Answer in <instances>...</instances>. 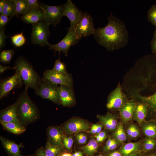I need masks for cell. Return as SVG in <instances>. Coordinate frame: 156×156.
Instances as JSON below:
<instances>
[{
    "instance_id": "1",
    "label": "cell",
    "mask_w": 156,
    "mask_h": 156,
    "mask_svg": "<svg viewBox=\"0 0 156 156\" xmlns=\"http://www.w3.org/2000/svg\"><path fill=\"white\" fill-rule=\"evenodd\" d=\"M107 19V25L96 29L94 36L98 44L112 51L126 45L129 35L124 22L112 15Z\"/></svg>"
},
{
    "instance_id": "2",
    "label": "cell",
    "mask_w": 156,
    "mask_h": 156,
    "mask_svg": "<svg viewBox=\"0 0 156 156\" xmlns=\"http://www.w3.org/2000/svg\"><path fill=\"white\" fill-rule=\"evenodd\" d=\"M148 76L147 82L151 91L147 96H142L138 92H135L133 97L140 101L146 104L148 113L153 118L156 119V55L151 59L148 66Z\"/></svg>"
},
{
    "instance_id": "3",
    "label": "cell",
    "mask_w": 156,
    "mask_h": 156,
    "mask_svg": "<svg viewBox=\"0 0 156 156\" xmlns=\"http://www.w3.org/2000/svg\"><path fill=\"white\" fill-rule=\"evenodd\" d=\"M27 89L25 88L16 100L18 118L22 124L25 125L36 121L39 116L38 109L29 96Z\"/></svg>"
},
{
    "instance_id": "4",
    "label": "cell",
    "mask_w": 156,
    "mask_h": 156,
    "mask_svg": "<svg viewBox=\"0 0 156 156\" xmlns=\"http://www.w3.org/2000/svg\"><path fill=\"white\" fill-rule=\"evenodd\" d=\"M13 67L20 73L25 88L35 90L41 78L29 62L23 57H19Z\"/></svg>"
},
{
    "instance_id": "5",
    "label": "cell",
    "mask_w": 156,
    "mask_h": 156,
    "mask_svg": "<svg viewBox=\"0 0 156 156\" xmlns=\"http://www.w3.org/2000/svg\"><path fill=\"white\" fill-rule=\"evenodd\" d=\"M59 85L42 77L35 89V93L42 98L49 99L58 105L61 104Z\"/></svg>"
},
{
    "instance_id": "6",
    "label": "cell",
    "mask_w": 156,
    "mask_h": 156,
    "mask_svg": "<svg viewBox=\"0 0 156 156\" xmlns=\"http://www.w3.org/2000/svg\"><path fill=\"white\" fill-rule=\"evenodd\" d=\"M49 25L44 21L32 24L31 40L32 43L42 47L49 45L48 41L50 34Z\"/></svg>"
},
{
    "instance_id": "7",
    "label": "cell",
    "mask_w": 156,
    "mask_h": 156,
    "mask_svg": "<svg viewBox=\"0 0 156 156\" xmlns=\"http://www.w3.org/2000/svg\"><path fill=\"white\" fill-rule=\"evenodd\" d=\"M80 39L76 34L75 27L68 28L67 33L65 37L56 44H50L49 49L53 50L55 53L57 51H58L60 53L62 51L66 56L70 47L78 43Z\"/></svg>"
},
{
    "instance_id": "8",
    "label": "cell",
    "mask_w": 156,
    "mask_h": 156,
    "mask_svg": "<svg viewBox=\"0 0 156 156\" xmlns=\"http://www.w3.org/2000/svg\"><path fill=\"white\" fill-rule=\"evenodd\" d=\"M93 19L87 12H83L82 16L75 27L76 34L79 38L94 35L96 29L94 27Z\"/></svg>"
},
{
    "instance_id": "9",
    "label": "cell",
    "mask_w": 156,
    "mask_h": 156,
    "mask_svg": "<svg viewBox=\"0 0 156 156\" xmlns=\"http://www.w3.org/2000/svg\"><path fill=\"white\" fill-rule=\"evenodd\" d=\"M24 83L20 73L15 71L14 75L1 80L0 83V99L6 96L15 88L21 87Z\"/></svg>"
},
{
    "instance_id": "10",
    "label": "cell",
    "mask_w": 156,
    "mask_h": 156,
    "mask_svg": "<svg viewBox=\"0 0 156 156\" xmlns=\"http://www.w3.org/2000/svg\"><path fill=\"white\" fill-rule=\"evenodd\" d=\"M40 6L46 16L44 21L50 25L56 27L60 22L63 16L64 4L51 6L41 4Z\"/></svg>"
},
{
    "instance_id": "11",
    "label": "cell",
    "mask_w": 156,
    "mask_h": 156,
    "mask_svg": "<svg viewBox=\"0 0 156 156\" xmlns=\"http://www.w3.org/2000/svg\"><path fill=\"white\" fill-rule=\"evenodd\" d=\"M129 100L118 84L109 95L106 105L107 108L111 111L119 110L121 107Z\"/></svg>"
},
{
    "instance_id": "12",
    "label": "cell",
    "mask_w": 156,
    "mask_h": 156,
    "mask_svg": "<svg viewBox=\"0 0 156 156\" xmlns=\"http://www.w3.org/2000/svg\"><path fill=\"white\" fill-rule=\"evenodd\" d=\"M90 123L83 119L75 118L66 122L63 126L64 131L68 134L77 133L81 131L88 132L90 128Z\"/></svg>"
},
{
    "instance_id": "13",
    "label": "cell",
    "mask_w": 156,
    "mask_h": 156,
    "mask_svg": "<svg viewBox=\"0 0 156 156\" xmlns=\"http://www.w3.org/2000/svg\"><path fill=\"white\" fill-rule=\"evenodd\" d=\"M43 77L53 83L65 85L73 89V80L70 74L65 75L52 69H47L44 72Z\"/></svg>"
},
{
    "instance_id": "14",
    "label": "cell",
    "mask_w": 156,
    "mask_h": 156,
    "mask_svg": "<svg viewBox=\"0 0 156 156\" xmlns=\"http://www.w3.org/2000/svg\"><path fill=\"white\" fill-rule=\"evenodd\" d=\"M83 13L71 0H68L66 4H64L63 15L66 16L70 20V28L75 27L82 16Z\"/></svg>"
},
{
    "instance_id": "15",
    "label": "cell",
    "mask_w": 156,
    "mask_h": 156,
    "mask_svg": "<svg viewBox=\"0 0 156 156\" xmlns=\"http://www.w3.org/2000/svg\"><path fill=\"white\" fill-rule=\"evenodd\" d=\"M45 18L44 12L39 8H28L21 16L23 22L31 24L44 21Z\"/></svg>"
},
{
    "instance_id": "16",
    "label": "cell",
    "mask_w": 156,
    "mask_h": 156,
    "mask_svg": "<svg viewBox=\"0 0 156 156\" xmlns=\"http://www.w3.org/2000/svg\"><path fill=\"white\" fill-rule=\"evenodd\" d=\"M17 101L0 112V120L5 122H12L23 125L19 120L17 114Z\"/></svg>"
},
{
    "instance_id": "17",
    "label": "cell",
    "mask_w": 156,
    "mask_h": 156,
    "mask_svg": "<svg viewBox=\"0 0 156 156\" xmlns=\"http://www.w3.org/2000/svg\"><path fill=\"white\" fill-rule=\"evenodd\" d=\"M59 91L61 103L63 106L70 107L75 104V94L73 89L65 85H60Z\"/></svg>"
},
{
    "instance_id": "18",
    "label": "cell",
    "mask_w": 156,
    "mask_h": 156,
    "mask_svg": "<svg viewBox=\"0 0 156 156\" xmlns=\"http://www.w3.org/2000/svg\"><path fill=\"white\" fill-rule=\"evenodd\" d=\"M47 132L48 140L51 143L61 148L63 146L62 141L64 137L62 129L57 127L51 126L48 128Z\"/></svg>"
},
{
    "instance_id": "19",
    "label": "cell",
    "mask_w": 156,
    "mask_h": 156,
    "mask_svg": "<svg viewBox=\"0 0 156 156\" xmlns=\"http://www.w3.org/2000/svg\"><path fill=\"white\" fill-rule=\"evenodd\" d=\"M97 117L105 128L110 131H114L118 125L117 115L108 112L104 115L98 114Z\"/></svg>"
},
{
    "instance_id": "20",
    "label": "cell",
    "mask_w": 156,
    "mask_h": 156,
    "mask_svg": "<svg viewBox=\"0 0 156 156\" xmlns=\"http://www.w3.org/2000/svg\"><path fill=\"white\" fill-rule=\"evenodd\" d=\"M137 103L134 100H129L119 110L123 123L126 124L132 118Z\"/></svg>"
},
{
    "instance_id": "21",
    "label": "cell",
    "mask_w": 156,
    "mask_h": 156,
    "mask_svg": "<svg viewBox=\"0 0 156 156\" xmlns=\"http://www.w3.org/2000/svg\"><path fill=\"white\" fill-rule=\"evenodd\" d=\"M0 139L3 146L11 156H24L20 151V149L23 147L22 144H17L1 136Z\"/></svg>"
},
{
    "instance_id": "22",
    "label": "cell",
    "mask_w": 156,
    "mask_h": 156,
    "mask_svg": "<svg viewBox=\"0 0 156 156\" xmlns=\"http://www.w3.org/2000/svg\"><path fill=\"white\" fill-rule=\"evenodd\" d=\"M147 105L140 101L137 102L132 119L136 121L140 125L142 123L145 121V119L147 116Z\"/></svg>"
},
{
    "instance_id": "23",
    "label": "cell",
    "mask_w": 156,
    "mask_h": 156,
    "mask_svg": "<svg viewBox=\"0 0 156 156\" xmlns=\"http://www.w3.org/2000/svg\"><path fill=\"white\" fill-rule=\"evenodd\" d=\"M141 144L139 142L127 143L121 147L118 151L123 156H129L133 153L140 151Z\"/></svg>"
},
{
    "instance_id": "24",
    "label": "cell",
    "mask_w": 156,
    "mask_h": 156,
    "mask_svg": "<svg viewBox=\"0 0 156 156\" xmlns=\"http://www.w3.org/2000/svg\"><path fill=\"white\" fill-rule=\"evenodd\" d=\"M155 122L145 121L140 125L143 132L148 138L156 137V122Z\"/></svg>"
},
{
    "instance_id": "25",
    "label": "cell",
    "mask_w": 156,
    "mask_h": 156,
    "mask_svg": "<svg viewBox=\"0 0 156 156\" xmlns=\"http://www.w3.org/2000/svg\"><path fill=\"white\" fill-rule=\"evenodd\" d=\"M1 124L5 129L15 134L24 132L26 129L23 125H20L12 122H5L0 120Z\"/></svg>"
},
{
    "instance_id": "26",
    "label": "cell",
    "mask_w": 156,
    "mask_h": 156,
    "mask_svg": "<svg viewBox=\"0 0 156 156\" xmlns=\"http://www.w3.org/2000/svg\"><path fill=\"white\" fill-rule=\"evenodd\" d=\"M14 16L18 18L28 9L27 4L25 0H14Z\"/></svg>"
},
{
    "instance_id": "27",
    "label": "cell",
    "mask_w": 156,
    "mask_h": 156,
    "mask_svg": "<svg viewBox=\"0 0 156 156\" xmlns=\"http://www.w3.org/2000/svg\"><path fill=\"white\" fill-rule=\"evenodd\" d=\"M99 145L96 140L92 139L86 145L82 147L83 153L87 156H92L97 151Z\"/></svg>"
},
{
    "instance_id": "28",
    "label": "cell",
    "mask_w": 156,
    "mask_h": 156,
    "mask_svg": "<svg viewBox=\"0 0 156 156\" xmlns=\"http://www.w3.org/2000/svg\"><path fill=\"white\" fill-rule=\"evenodd\" d=\"M126 132L124 130L122 123L119 122L113 134L114 138L120 143L125 142L127 139Z\"/></svg>"
},
{
    "instance_id": "29",
    "label": "cell",
    "mask_w": 156,
    "mask_h": 156,
    "mask_svg": "<svg viewBox=\"0 0 156 156\" xmlns=\"http://www.w3.org/2000/svg\"><path fill=\"white\" fill-rule=\"evenodd\" d=\"M14 53L13 49L5 50L1 52L0 62L5 64H9L11 62Z\"/></svg>"
},
{
    "instance_id": "30",
    "label": "cell",
    "mask_w": 156,
    "mask_h": 156,
    "mask_svg": "<svg viewBox=\"0 0 156 156\" xmlns=\"http://www.w3.org/2000/svg\"><path fill=\"white\" fill-rule=\"evenodd\" d=\"M61 149L59 147L52 144L48 140L44 150L48 156H56L60 152Z\"/></svg>"
},
{
    "instance_id": "31",
    "label": "cell",
    "mask_w": 156,
    "mask_h": 156,
    "mask_svg": "<svg viewBox=\"0 0 156 156\" xmlns=\"http://www.w3.org/2000/svg\"><path fill=\"white\" fill-rule=\"evenodd\" d=\"M14 0H6V1L1 14L8 16L11 18L14 16Z\"/></svg>"
},
{
    "instance_id": "32",
    "label": "cell",
    "mask_w": 156,
    "mask_h": 156,
    "mask_svg": "<svg viewBox=\"0 0 156 156\" xmlns=\"http://www.w3.org/2000/svg\"><path fill=\"white\" fill-rule=\"evenodd\" d=\"M52 69L55 72L65 75H68L69 74L67 71L66 64L64 62L60 61V59L57 60L55 61Z\"/></svg>"
},
{
    "instance_id": "33",
    "label": "cell",
    "mask_w": 156,
    "mask_h": 156,
    "mask_svg": "<svg viewBox=\"0 0 156 156\" xmlns=\"http://www.w3.org/2000/svg\"><path fill=\"white\" fill-rule=\"evenodd\" d=\"M13 44L16 47H19L23 45L26 42L25 38L23 34V31L10 37Z\"/></svg>"
},
{
    "instance_id": "34",
    "label": "cell",
    "mask_w": 156,
    "mask_h": 156,
    "mask_svg": "<svg viewBox=\"0 0 156 156\" xmlns=\"http://www.w3.org/2000/svg\"><path fill=\"white\" fill-rule=\"evenodd\" d=\"M126 133L130 138H135L140 135V132L139 129L136 125L131 124L127 128Z\"/></svg>"
},
{
    "instance_id": "35",
    "label": "cell",
    "mask_w": 156,
    "mask_h": 156,
    "mask_svg": "<svg viewBox=\"0 0 156 156\" xmlns=\"http://www.w3.org/2000/svg\"><path fill=\"white\" fill-rule=\"evenodd\" d=\"M156 145L155 140L152 138H149L144 141L142 146V151L146 153L153 150Z\"/></svg>"
},
{
    "instance_id": "36",
    "label": "cell",
    "mask_w": 156,
    "mask_h": 156,
    "mask_svg": "<svg viewBox=\"0 0 156 156\" xmlns=\"http://www.w3.org/2000/svg\"><path fill=\"white\" fill-rule=\"evenodd\" d=\"M148 20L156 27V5H152L147 13Z\"/></svg>"
},
{
    "instance_id": "37",
    "label": "cell",
    "mask_w": 156,
    "mask_h": 156,
    "mask_svg": "<svg viewBox=\"0 0 156 156\" xmlns=\"http://www.w3.org/2000/svg\"><path fill=\"white\" fill-rule=\"evenodd\" d=\"M63 146L68 151H71L73 143V140L70 136H64L62 141Z\"/></svg>"
},
{
    "instance_id": "38",
    "label": "cell",
    "mask_w": 156,
    "mask_h": 156,
    "mask_svg": "<svg viewBox=\"0 0 156 156\" xmlns=\"http://www.w3.org/2000/svg\"><path fill=\"white\" fill-rule=\"evenodd\" d=\"M103 127L101 124H93L90 127V131L87 132L90 134H97L101 131Z\"/></svg>"
},
{
    "instance_id": "39",
    "label": "cell",
    "mask_w": 156,
    "mask_h": 156,
    "mask_svg": "<svg viewBox=\"0 0 156 156\" xmlns=\"http://www.w3.org/2000/svg\"><path fill=\"white\" fill-rule=\"evenodd\" d=\"M78 143L79 144H83L86 143L87 140V135L83 133H78L75 135Z\"/></svg>"
},
{
    "instance_id": "40",
    "label": "cell",
    "mask_w": 156,
    "mask_h": 156,
    "mask_svg": "<svg viewBox=\"0 0 156 156\" xmlns=\"http://www.w3.org/2000/svg\"><path fill=\"white\" fill-rule=\"evenodd\" d=\"M11 18L8 16L1 14L0 15V29H5V25Z\"/></svg>"
},
{
    "instance_id": "41",
    "label": "cell",
    "mask_w": 156,
    "mask_h": 156,
    "mask_svg": "<svg viewBox=\"0 0 156 156\" xmlns=\"http://www.w3.org/2000/svg\"><path fill=\"white\" fill-rule=\"evenodd\" d=\"M5 29H0V49L1 50L6 46L5 40L8 37L4 33Z\"/></svg>"
},
{
    "instance_id": "42",
    "label": "cell",
    "mask_w": 156,
    "mask_h": 156,
    "mask_svg": "<svg viewBox=\"0 0 156 156\" xmlns=\"http://www.w3.org/2000/svg\"><path fill=\"white\" fill-rule=\"evenodd\" d=\"M27 3L28 8H42L40 6V4L37 0H25Z\"/></svg>"
},
{
    "instance_id": "43",
    "label": "cell",
    "mask_w": 156,
    "mask_h": 156,
    "mask_svg": "<svg viewBox=\"0 0 156 156\" xmlns=\"http://www.w3.org/2000/svg\"><path fill=\"white\" fill-rule=\"evenodd\" d=\"M120 143L119 142L116 140L110 146L103 151L105 152H107L114 150L119 146Z\"/></svg>"
},
{
    "instance_id": "44",
    "label": "cell",
    "mask_w": 156,
    "mask_h": 156,
    "mask_svg": "<svg viewBox=\"0 0 156 156\" xmlns=\"http://www.w3.org/2000/svg\"><path fill=\"white\" fill-rule=\"evenodd\" d=\"M152 53L156 54V38H153L150 42Z\"/></svg>"
},
{
    "instance_id": "45",
    "label": "cell",
    "mask_w": 156,
    "mask_h": 156,
    "mask_svg": "<svg viewBox=\"0 0 156 156\" xmlns=\"http://www.w3.org/2000/svg\"><path fill=\"white\" fill-rule=\"evenodd\" d=\"M36 155L37 156H48L46 154L44 149L42 147L37 150Z\"/></svg>"
},
{
    "instance_id": "46",
    "label": "cell",
    "mask_w": 156,
    "mask_h": 156,
    "mask_svg": "<svg viewBox=\"0 0 156 156\" xmlns=\"http://www.w3.org/2000/svg\"><path fill=\"white\" fill-rule=\"evenodd\" d=\"M116 140L115 139L109 138L107 141L106 143L103 147V150H104L110 146Z\"/></svg>"
},
{
    "instance_id": "47",
    "label": "cell",
    "mask_w": 156,
    "mask_h": 156,
    "mask_svg": "<svg viewBox=\"0 0 156 156\" xmlns=\"http://www.w3.org/2000/svg\"><path fill=\"white\" fill-rule=\"evenodd\" d=\"M14 69V67H11L10 66H3L1 65H0V73L2 74L6 70L8 69Z\"/></svg>"
},
{
    "instance_id": "48",
    "label": "cell",
    "mask_w": 156,
    "mask_h": 156,
    "mask_svg": "<svg viewBox=\"0 0 156 156\" xmlns=\"http://www.w3.org/2000/svg\"><path fill=\"white\" fill-rule=\"evenodd\" d=\"M107 156H123L118 151H114L109 153L107 155Z\"/></svg>"
},
{
    "instance_id": "49",
    "label": "cell",
    "mask_w": 156,
    "mask_h": 156,
    "mask_svg": "<svg viewBox=\"0 0 156 156\" xmlns=\"http://www.w3.org/2000/svg\"><path fill=\"white\" fill-rule=\"evenodd\" d=\"M95 135L101 138L103 140L105 139L107 137L106 133L105 131H101L99 133Z\"/></svg>"
},
{
    "instance_id": "50",
    "label": "cell",
    "mask_w": 156,
    "mask_h": 156,
    "mask_svg": "<svg viewBox=\"0 0 156 156\" xmlns=\"http://www.w3.org/2000/svg\"><path fill=\"white\" fill-rule=\"evenodd\" d=\"M6 0H1L0 1V13L1 14L4 7Z\"/></svg>"
},
{
    "instance_id": "51",
    "label": "cell",
    "mask_w": 156,
    "mask_h": 156,
    "mask_svg": "<svg viewBox=\"0 0 156 156\" xmlns=\"http://www.w3.org/2000/svg\"><path fill=\"white\" fill-rule=\"evenodd\" d=\"M94 137L96 138V140L97 142H102L104 141L102 138L96 135H94Z\"/></svg>"
},
{
    "instance_id": "52",
    "label": "cell",
    "mask_w": 156,
    "mask_h": 156,
    "mask_svg": "<svg viewBox=\"0 0 156 156\" xmlns=\"http://www.w3.org/2000/svg\"><path fill=\"white\" fill-rule=\"evenodd\" d=\"M72 156H83V154L81 152L77 151L74 153Z\"/></svg>"
},
{
    "instance_id": "53",
    "label": "cell",
    "mask_w": 156,
    "mask_h": 156,
    "mask_svg": "<svg viewBox=\"0 0 156 156\" xmlns=\"http://www.w3.org/2000/svg\"><path fill=\"white\" fill-rule=\"evenodd\" d=\"M140 151L135 152L129 156H140Z\"/></svg>"
},
{
    "instance_id": "54",
    "label": "cell",
    "mask_w": 156,
    "mask_h": 156,
    "mask_svg": "<svg viewBox=\"0 0 156 156\" xmlns=\"http://www.w3.org/2000/svg\"><path fill=\"white\" fill-rule=\"evenodd\" d=\"M61 156H72V155L69 153H64Z\"/></svg>"
},
{
    "instance_id": "55",
    "label": "cell",
    "mask_w": 156,
    "mask_h": 156,
    "mask_svg": "<svg viewBox=\"0 0 156 156\" xmlns=\"http://www.w3.org/2000/svg\"><path fill=\"white\" fill-rule=\"evenodd\" d=\"M153 38H156V28L153 33Z\"/></svg>"
},
{
    "instance_id": "56",
    "label": "cell",
    "mask_w": 156,
    "mask_h": 156,
    "mask_svg": "<svg viewBox=\"0 0 156 156\" xmlns=\"http://www.w3.org/2000/svg\"><path fill=\"white\" fill-rule=\"evenodd\" d=\"M146 156H156V155L155 154H151Z\"/></svg>"
},
{
    "instance_id": "57",
    "label": "cell",
    "mask_w": 156,
    "mask_h": 156,
    "mask_svg": "<svg viewBox=\"0 0 156 156\" xmlns=\"http://www.w3.org/2000/svg\"><path fill=\"white\" fill-rule=\"evenodd\" d=\"M98 156H103V155H98Z\"/></svg>"
},
{
    "instance_id": "58",
    "label": "cell",
    "mask_w": 156,
    "mask_h": 156,
    "mask_svg": "<svg viewBox=\"0 0 156 156\" xmlns=\"http://www.w3.org/2000/svg\"><path fill=\"white\" fill-rule=\"evenodd\" d=\"M154 121L155 122H156V120H154Z\"/></svg>"
},
{
    "instance_id": "59",
    "label": "cell",
    "mask_w": 156,
    "mask_h": 156,
    "mask_svg": "<svg viewBox=\"0 0 156 156\" xmlns=\"http://www.w3.org/2000/svg\"></svg>"
}]
</instances>
